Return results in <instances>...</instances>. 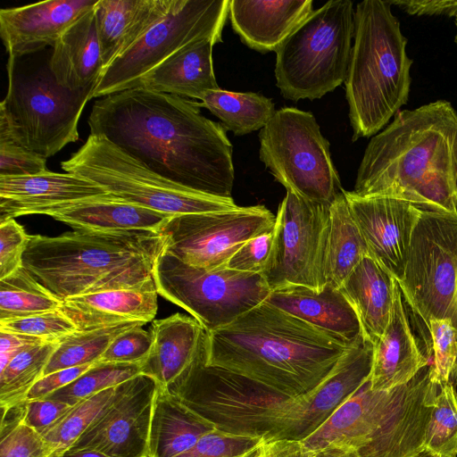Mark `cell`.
I'll return each mask as SVG.
<instances>
[{
	"label": "cell",
	"instance_id": "obj_9",
	"mask_svg": "<svg viewBox=\"0 0 457 457\" xmlns=\"http://www.w3.org/2000/svg\"><path fill=\"white\" fill-rule=\"evenodd\" d=\"M354 34L351 0L327 2L313 11L276 51L275 78L289 100H315L345 82Z\"/></svg>",
	"mask_w": 457,
	"mask_h": 457
},
{
	"label": "cell",
	"instance_id": "obj_55",
	"mask_svg": "<svg viewBox=\"0 0 457 457\" xmlns=\"http://www.w3.org/2000/svg\"><path fill=\"white\" fill-rule=\"evenodd\" d=\"M413 457H436V455L432 454L430 452H428L426 449H423L421 452L418 453Z\"/></svg>",
	"mask_w": 457,
	"mask_h": 457
},
{
	"label": "cell",
	"instance_id": "obj_14",
	"mask_svg": "<svg viewBox=\"0 0 457 457\" xmlns=\"http://www.w3.org/2000/svg\"><path fill=\"white\" fill-rule=\"evenodd\" d=\"M228 8L229 0H171L165 16L104 69L92 98L136 87L144 75L193 41L221 42Z\"/></svg>",
	"mask_w": 457,
	"mask_h": 457
},
{
	"label": "cell",
	"instance_id": "obj_23",
	"mask_svg": "<svg viewBox=\"0 0 457 457\" xmlns=\"http://www.w3.org/2000/svg\"><path fill=\"white\" fill-rule=\"evenodd\" d=\"M265 302L350 345L365 337L350 302L329 285L320 290L288 286L271 291Z\"/></svg>",
	"mask_w": 457,
	"mask_h": 457
},
{
	"label": "cell",
	"instance_id": "obj_18",
	"mask_svg": "<svg viewBox=\"0 0 457 457\" xmlns=\"http://www.w3.org/2000/svg\"><path fill=\"white\" fill-rule=\"evenodd\" d=\"M345 195L352 216L367 245L369 255L399 282L403 279L411 234L421 209L385 196Z\"/></svg>",
	"mask_w": 457,
	"mask_h": 457
},
{
	"label": "cell",
	"instance_id": "obj_34",
	"mask_svg": "<svg viewBox=\"0 0 457 457\" xmlns=\"http://www.w3.org/2000/svg\"><path fill=\"white\" fill-rule=\"evenodd\" d=\"M137 325L143 326L145 323L129 321L76 331L58 344L45 369L44 376L61 370L97 362L120 334Z\"/></svg>",
	"mask_w": 457,
	"mask_h": 457
},
{
	"label": "cell",
	"instance_id": "obj_7",
	"mask_svg": "<svg viewBox=\"0 0 457 457\" xmlns=\"http://www.w3.org/2000/svg\"><path fill=\"white\" fill-rule=\"evenodd\" d=\"M432 364L411 380L387 390H373L368 379L338 410L337 428L361 457H413L425 436L439 385Z\"/></svg>",
	"mask_w": 457,
	"mask_h": 457
},
{
	"label": "cell",
	"instance_id": "obj_26",
	"mask_svg": "<svg viewBox=\"0 0 457 457\" xmlns=\"http://www.w3.org/2000/svg\"><path fill=\"white\" fill-rule=\"evenodd\" d=\"M31 214H46L70 225L74 230L158 232L170 215L103 197L40 208Z\"/></svg>",
	"mask_w": 457,
	"mask_h": 457
},
{
	"label": "cell",
	"instance_id": "obj_45",
	"mask_svg": "<svg viewBox=\"0 0 457 457\" xmlns=\"http://www.w3.org/2000/svg\"><path fill=\"white\" fill-rule=\"evenodd\" d=\"M142 327L137 325L120 334L97 362L141 364L152 346L151 333Z\"/></svg>",
	"mask_w": 457,
	"mask_h": 457
},
{
	"label": "cell",
	"instance_id": "obj_28",
	"mask_svg": "<svg viewBox=\"0 0 457 457\" xmlns=\"http://www.w3.org/2000/svg\"><path fill=\"white\" fill-rule=\"evenodd\" d=\"M212 38L193 41L142 77L136 87L202 100L220 88L212 65Z\"/></svg>",
	"mask_w": 457,
	"mask_h": 457
},
{
	"label": "cell",
	"instance_id": "obj_4",
	"mask_svg": "<svg viewBox=\"0 0 457 457\" xmlns=\"http://www.w3.org/2000/svg\"><path fill=\"white\" fill-rule=\"evenodd\" d=\"M154 231L77 229L57 237L29 235L23 267L60 300L108 290L155 286L164 252Z\"/></svg>",
	"mask_w": 457,
	"mask_h": 457
},
{
	"label": "cell",
	"instance_id": "obj_10",
	"mask_svg": "<svg viewBox=\"0 0 457 457\" xmlns=\"http://www.w3.org/2000/svg\"><path fill=\"white\" fill-rule=\"evenodd\" d=\"M61 167L96 183L113 199L170 216L238 207L233 198L205 195L162 178L104 136L89 134Z\"/></svg>",
	"mask_w": 457,
	"mask_h": 457
},
{
	"label": "cell",
	"instance_id": "obj_50",
	"mask_svg": "<svg viewBox=\"0 0 457 457\" xmlns=\"http://www.w3.org/2000/svg\"><path fill=\"white\" fill-rule=\"evenodd\" d=\"M312 453L301 441L262 440L243 457H312Z\"/></svg>",
	"mask_w": 457,
	"mask_h": 457
},
{
	"label": "cell",
	"instance_id": "obj_6",
	"mask_svg": "<svg viewBox=\"0 0 457 457\" xmlns=\"http://www.w3.org/2000/svg\"><path fill=\"white\" fill-rule=\"evenodd\" d=\"M221 431L262 440H301L308 395L292 397L224 368L207 365L204 351L167 388Z\"/></svg>",
	"mask_w": 457,
	"mask_h": 457
},
{
	"label": "cell",
	"instance_id": "obj_41",
	"mask_svg": "<svg viewBox=\"0 0 457 457\" xmlns=\"http://www.w3.org/2000/svg\"><path fill=\"white\" fill-rule=\"evenodd\" d=\"M0 331L29 336L46 342L60 343L78 331V328L60 309H57L0 320Z\"/></svg>",
	"mask_w": 457,
	"mask_h": 457
},
{
	"label": "cell",
	"instance_id": "obj_47",
	"mask_svg": "<svg viewBox=\"0 0 457 457\" xmlns=\"http://www.w3.org/2000/svg\"><path fill=\"white\" fill-rule=\"evenodd\" d=\"M273 236L274 229L250 239L235 253L225 268L262 274L270 253Z\"/></svg>",
	"mask_w": 457,
	"mask_h": 457
},
{
	"label": "cell",
	"instance_id": "obj_19",
	"mask_svg": "<svg viewBox=\"0 0 457 457\" xmlns=\"http://www.w3.org/2000/svg\"><path fill=\"white\" fill-rule=\"evenodd\" d=\"M98 0H48L0 10V36L9 57L21 58L54 46Z\"/></svg>",
	"mask_w": 457,
	"mask_h": 457
},
{
	"label": "cell",
	"instance_id": "obj_35",
	"mask_svg": "<svg viewBox=\"0 0 457 457\" xmlns=\"http://www.w3.org/2000/svg\"><path fill=\"white\" fill-rule=\"evenodd\" d=\"M59 343L43 342L23 350L0 370V407L9 409L23 401L43 376Z\"/></svg>",
	"mask_w": 457,
	"mask_h": 457
},
{
	"label": "cell",
	"instance_id": "obj_38",
	"mask_svg": "<svg viewBox=\"0 0 457 457\" xmlns=\"http://www.w3.org/2000/svg\"><path fill=\"white\" fill-rule=\"evenodd\" d=\"M140 374L138 363H94L86 372L46 398L73 406Z\"/></svg>",
	"mask_w": 457,
	"mask_h": 457
},
{
	"label": "cell",
	"instance_id": "obj_29",
	"mask_svg": "<svg viewBox=\"0 0 457 457\" xmlns=\"http://www.w3.org/2000/svg\"><path fill=\"white\" fill-rule=\"evenodd\" d=\"M94 9L62 34L50 55L57 82L71 90L96 87L104 71Z\"/></svg>",
	"mask_w": 457,
	"mask_h": 457
},
{
	"label": "cell",
	"instance_id": "obj_46",
	"mask_svg": "<svg viewBox=\"0 0 457 457\" xmlns=\"http://www.w3.org/2000/svg\"><path fill=\"white\" fill-rule=\"evenodd\" d=\"M29 240V235L14 219L0 222V279L23 267Z\"/></svg>",
	"mask_w": 457,
	"mask_h": 457
},
{
	"label": "cell",
	"instance_id": "obj_3",
	"mask_svg": "<svg viewBox=\"0 0 457 457\" xmlns=\"http://www.w3.org/2000/svg\"><path fill=\"white\" fill-rule=\"evenodd\" d=\"M352 345L263 302L207 331L204 361L302 397L329 376Z\"/></svg>",
	"mask_w": 457,
	"mask_h": 457
},
{
	"label": "cell",
	"instance_id": "obj_30",
	"mask_svg": "<svg viewBox=\"0 0 457 457\" xmlns=\"http://www.w3.org/2000/svg\"><path fill=\"white\" fill-rule=\"evenodd\" d=\"M396 282L390 272L367 255L338 288L353 307L364 337L373 345L389 322Z\"/></svg>",
	"mask_w": 457,
	"mask_h": 457
},
{
	"label": "cell",
	"instance_id": "obj_5",
	"mask_svg": "<svg viewBox=\"0 0 457 457\" xmlns=\"http://www.w3.org/2000/svg\"><path fill=\"white\" fill-rule=\"evenodd\" d=\"M391 7L390 0H365L354 10L345 80L353 141L376 135L409 100L413 60Z\"/></svg>",
	"mask_w": 457,
	"mask_h": 457
},
{
	"label": "cell",
	"instance_id": "obj_20",
	"mask_svg": "<svg viewBox=\"0 0 457 457\" xmlns=\"http://www.w3.org/2000/svg\"><path fill=\"white\" fill-rule=\"evenodd\" d=\"M109 195L87 179L46 170L37 175L0 177V222L34 211Z\"/></svg>",
	"mask_w": 457,
	"mask_h": 457
},
{
	"label": "cell",
	"instance_id": "obj_37",
	"mask_svg": "<svg viewBox=\"0 0 457 457\" xmlns=\"http://www.w3.org/2000/svg\"><path fill=\"white\" fill-rule=\"evenodd\" d=\"M116 393L117 386L80 401L40 433L49 449V457H60L66 452L111 404Z\"/></svg>",
	"mask_w": 457,
	"mask_h": 457
},
{
	"label": "cell",
	"instance_id": "obj_15",
	"mask_svg": "<svg viewBox=\"0 0 457 457\" xmlns=\"http://www.w3.org/2000/svg\"><path fill=\"white\" fill-rule=\"evenodd\" d=\"M329 205L287 190L276 215L273 242L263 276L271 291L288 286L322 289Z\"/></svg>",
	"mask_w": 457,
	"mask_h": 457
},
{
	"label": "cell",
	"instance_id": "obj_13",
	"mask_svg": "<svg viewBox=\"0 0 457 457\" xmlns=\"http://www.w3.org/2000/svg\"><path fill=\"white\" fill-rule=\"evenodd\" d=\"M398 283L426 325L448 319L457 329V212L421 209Z\"/></svg>",
	"mask_w": 457,
	"mask_h": 457
},
{
	"label": "cell",
	"instance_id": "obj_16",
	"mask_svg": "<svg viewBox=\"0 0 457 457\" xmlns=\"http://www.w3.org/2000/svg\"><path fill=\"white\" fill-rule=\"evenodd\" d=\"M276 216L263 205L172 216L160 228L164 252L207 270L225 268L247 241L274 229Z\"/></svg>",
	"mask_w": 457,
	"mask_h": 457
},
{
	"label": "cell",
	"instance_id": "obj_43",
	"mask_svg": "<svg viewBox=\"0 0 457 457\" xmlns=\"http://www.w3.org/2000/svg\"><path fill=\"white\" fill-rule=\"evenodd\" d=\"M262 441L260 437L238 436L215 428L176 457H243Z\"/></svg>",
	"mask_w": 457,
	"mask_h": 457
},
{
	"label": "cell",
	"instance_id": "obj_53",
	"mask_svg": "<svg viewBox=\"0 0 457 457\" xmlns=\"http://www.w3.org/2000/svg\"><path fill=\"white\" fill-rule=\"evenodd\" d=\"M312 452V457H361L353 446L344 443H332Z\"/></svg>",
	"mask_w": 457,
	"mask_h": 457
},
{
	"label": "cell",
	"instance_id": "obj_51",
	"mask_svg": "<svg viewBox=\"0 0 457 457\" xmlns=\"http://www.w3.org/2000/svg\"><path fill=\"white\" fill-rule=\"evenodd\" d=\"M411 15H445L457 18V0H390Z\"/></svg>",
	"mask_w": 457,
	"mask_h": 457
},
{
	"label": "cell",
	"instance_id": "obj_1",
	"mask_svg": "<svg viewBox=\"0 0 457 457\" xmlns=\"http://www.w3.org/2000/svg\"><path fill=\"white\" fill-rule=\"evenodd\" d=\"M200 103L134 87L104 96L88 117L104 136L154 173L205 195L232 198V145Z\"/></svg>",
	"mask_w": 457,
	"mask_h": 457
},
{
	"label": "cell",
	"instance_id": "obj_31",
	"mask_svg": "<svg viewBox=\"0 0 457 457\" xmlns=\"http://www.w3.org/2000/svg\"><path fill=\"white\" fill-rule=\"evenodd\" d=\"M215 428L212 423L158 385L149 434V457H176Z\"/></svg>",
	"mask_w": 457,
	"mask_h": 457
},
{
	"label": "cell",
	"instance_id": "obj_24",
	"mask_svg": "<svg viewBox=\"0 0 457 457\" xmlns=\"http://www.w3.org/2000/svg\"><path fill=\"white\" fill-rule=\"evenodd\" d=\"M428 363L411 330L397 281L389 322L380 340L374 345L370 387L387 390L404 384Z\"/></svg>",
	"mask_w": 457,
	"mask_h": 457
},
{
	"label": "cell",
	"instance_id": "obj_2",
	"mask_svg": "<svg viewBox=\"0 0 457 457\" xmlns=\"http://www.w3.org/2000/svg\"><path fill=\"white\" fill-rule=\"evenodd\" d=\"M354 194L457 212V112L446 100L401 110L369 142Z\"/></svg>",
	"mask_w": 457,
	"mask_h": 457
},
{
	"label": "cell",
	"instance_id": "obj_44",
	"mask_svg": "<svg viewBox=\"0 0 457 457\" xmlns=\"http://www.w3.org/2000/svg\"><path fill=\"white\" fill-rule=\"evenodd\" d=\"M46 159L16 142L0 128V177L37 175L47 170Z\"/></svg>",
	"mask_w": 457,
	"mask_h": 457
},
{
	"label": "cell",
	"instance_id": "obj_32",
	"mask_svg": "<svg viewBox=\"0 0 457 457\" xmlns=\"http://www.w3.org/2000/svg\"><path fill=\"white\" fill-rule=\"evenodd\" d=\"M367 255V245L352 216L344 189L329 206L325 254L326 285L339 288Z\"/></svg>",
	"mask_w": 457,
	"mask_h": 457
},
{
	"label": "cell",
	"instance_id": "obj_48",
	"mask_svg": "<svg viewBox=\"0 0 457 457\" xmlns=\"http://www.w3.org/2000/svg\"><path fill=\"white\" fill-rule=\"evenodd\" d=\"M22 421L26 425L42 433L55 423L72 406L48 398L25 400L22 402Z\"/></svg>",
	"mask_w": 457,
	"mask_h": 457
},
{
	"label": "cell",
	"instance_id": "obj_52",
	"mask_svg": "<svg viewBox=\"0 0 457 457\" xmlns=\"http://www.w3.org/2000/svg\"><path fill=\"white\" fill-rule=\"evenodd\" d=\"M43 342L46 341L29 336L0 331V370L18 353Z\"/></svg>",
	"mask_w": 457,
	"mask_h": 457
},
{
	"label": "cell",
	"instance_id": "obj_22",
	"mask_svg": "<svg viewBox=\"0 0 457 457\" xmlns=\"http://www.w3.org/2000/svg\"><path fill=\"white\" fill-rule=\"evenodd\" d=\"M312 0H229L231 26L241 41L261 53L276 52L314 11Z\"/></svg>",
	"mask_w": 457,
	"mask_h": 457
},
{
	"label": "cell",
	"instance_id": "obj_49",
	"mask_svg": "<svg viewBox=\"0 0 457 457\" xmlns=\"http://www.w3.org/2000/svg\"><path fill=\"white\" fill-rule=\"evenodd\" d=\"M93 364L94 363L64 369L43 376L31 387L25 400L43 399L47 397L58 389L74 381L86 372Z\"/></svg>",
	"mask_w": 457,
	"mask_h": 457
},
{
	"label": "cell",
	"instance_id": "obj_17",
	"mask_svg": "<svg viewBox=\"0 0 457 457\" xmlns=\"http://www.w3.org/2000/svg\"><path fill=\"white\" fill-rule=\"evenodd\" d=\"M157 389V382L143 374L118 385L111 404L69 449H92L109 457H149Z\"/></svg>",
	"mask_w": 457,
	"mask_h": 457
},
{
	"label": "cell",
	"instance_id": "obj_36",
	"mask_svg": "<svg viewBox=\"0 0 457 457\" xmlns=\"http://www.w3.org/2000/svg\"><path fill=\"white\" fill-rule=\"evenodd\" d=\"M61 303L24 267L0 279V320L57 310Z\"/></svg>",
	"mask_w": 457,
	"mask_h": 457
},
{
	"label": "cell",
	"instance_id": "obj_54",
	"mask_svg": "<svg viewBox=\"0 0 457 457\" xmlns=\"http://www.w3.org/2000/svg\"><path fill=\"white\" fill-rule=\"evenodd\" d=\"M60 457H109L92 449H68Z\"/></svg>",
	"mask_w": 457,
	"mask_h": 457
},
{
	"label": "cell",
	"instance_id": "obj_33",
	"mask_svg": "<svg viewBox=\"0 0 457 457\" xmlns=\"http://www.w3.org/2000/svg\"><path fill=\"white\" fill-rule=\"evenodd\" d=\"M201 107L208 109L224 129L243 136L262 129L275 113L270 98L253 92H233L219 88L207 92Z\"/></svg>",
	"mask_w": 457,
	"mask_h": 457
},
{
	"label": "cell",
	"instance_id": "obj_21",
	"mask_svg": "<svg viewBox=\"0 0 457 457\" xmlns=\"http://www.w3.org/2000/svg\"><path fill=\"white\" fill-rule=\"evenodd\" d=\"M152 346L140 364V374L168 388L195 363L204 351L207 330L182 313L153 321Z\"/></svg>",
	"mask_w": 457,
	"mask_h": 457
},
{
	"label": "cell",
	"instance_id": "obj_40",
	"mask_svg": "<svg viewBox=\"0 0 457 457\" xmlns=\"http://www.w3.org/2000/svg\"><path fill=\"white\" fill-rule=\"evenodd\" d=\"M0 457H49L39 432L22 421V403L1 410Z\"/></svg>",
	"mask_w": 457,
	"mask_h": 457
},
{
	"label": "cell",
	"instance_id": "obj_56",
	"mask_svg": "<svg viewBox=\"0 0 457 457\" xmlns=\"http://www.w3.org/2000/svg\"><path fill=\"white\" fill-rule=\"evenodd\" d=\"M455 26H456V34H455V37H454V42L457 45V18H455Z\"/></svg>",
	"mask_w": 457,
	"mask_h": 457
},
{
	"label": "cell",
	"instance_id": "obj_11",
	"mask_svg": "<svg viewBox=\"0 0 457 457\" xmlns=\"http://www.w3.org/2000/svg\"><path fill=\"white\" fill-rule=\"evenodd\" d=\"M259 140L260 160L287 190L327 205L343 192L329 143L312 112L295 107L276 110Z\"/></svg>",
	"mask_w": 457,
	"mask_h": 457
},
{
	"label": "cell",
	"instance_id": "obj_39",
	"mask_svg": "<svg viewBox=\"0 0 457 457\" xmlns=\"http://www.w3.org/2000/svg\"><path fill=\"white\" fill-rule=\"evenodd\" d=\"M424 449L436 457H457V391L453 383L438 389Z\"/></svg>",
	"mask_w": 457,
	"mask_h": 457
},
{
	"label": "cell",
	"instance_id": "obj_27",
	"mask_svg": "<svg viewBox=\"0 0 457 457\" xmlns=\"http://www.w3.org/2000/svg\"><path fill=\"white\" fill-rule=\"evenodd\" d=\"M171 0H98L96 24L104 71L169 11Z\"/></svg>",
	"mask_w": 457,
	"mask_h": 457
},
{
	"label": "cell",
	"instance_id": "obj_8",
	"mask_svg": "<svg viewBox=\"0 0 457 457\" xmlns=\"http://www.w3.org/2000/svg\"><path fill=\"white\" fill-rule=\"evenodd\" d=\"M8 89L0 104V128L16 142L47 159L79 139L78 124L96 87L71 90L61 86L50 57L36 63L9 57Z\"/></svg>",
	"mask_w": 457,
	"mask_h": 457
},
{
	"label": "cell",
	"instance_id": "obj_42",
	"mask_svg": "<svg viewBox=\"0 0 457 457\" xmlns=\"http://www.w3.org/2000/svg\"><path fill=\"white\" fill-rule=\"evenodd\" d=\"M427 326L434 350L431 380L439 386L454 385L457 382V329L448 319L431 320Z\"/></svg>",
	"mask_w": 457,
	"mask_h": 457
},
{
	"label": "cell",
	"instance_id": "obj_25",
	"mask_svg": "<svg viewBox=\"0 0 457 457\" xmlns=\"http://www.w3.org/2000/svg\"><path fill=\"white\" fill-rule=\"evenodd\" d=\"M155 286L108 290L67 298L59 309L79 331L129 321L147 323L158 309Z\"/></svg>",
	"mask_w": 457,
	"mask_h": 457
},
{
	"label": "cell",
	"instance_id": "obj_12",
	"mask_svg": "<svg viewBox=\"0 0 457 457\" xmlns=\"http://www.w3.org/2000/svg\"><path fill=\"white\" fill-rule=\"evenodd\" d=\"M154 280L158 295L189 312L207 331L229 324L271 292L262 274L194 267L166 252L155 263Z\"/></svg>",
	"mask_w": 457,
	"mask_h": 457
}]
</instances>
